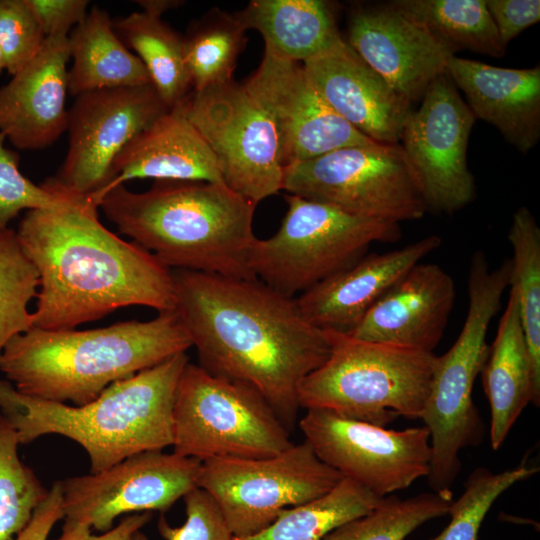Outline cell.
I'll use <instances>...</instances> for the list:
<instances>
[{
    "label": "cell",
    "instance_id": "obj_41",
    "mask_svg": "<svg viewBox=\"0 0 540 540\" xmlns=\"http://www.w3.org/2000/svg\"><path fill=\"white\" fill-rule=\"evenodd\" d=\"M504 47L540 20L539 0H485Z\"/></svg>",
    "mask_w": 540,
    "mask_h": 540
},
{
    "label": "cell",
    "instance_id": "obj_29",
    "mask_svg": "<svg viewBox=\"0 0 540 540\" xmlns=\"http://www.w3.org/2000/svg\"><path fill=\"white\" fill-rule=\"evenodd\" d=\"M382 498L342 478L325 495L286 509L265 529L233 540H323L338 526L369 513Z\"/></svg>",
    "mask_w": 540,
    "mask_h": 540
},
{
    "label": "cell",
    "instance_id": "obj_13",
    "mask_svg": "<svg viewBox=\"0 0 540 540\" xmlns=\"http://www.w3.org/2000/svg\"><path fill=\"white\" fill-rule=\"evenodd\" d=\"M169 110L151 83L76 96L68 110L67 154L56 175L41 185L72 200L98 192L121 150Z\"/></svg>",
    "mask_w": 540,
    "mask_h": 540
},
{
    "label": "cell",
    "instance_id": "obj_21",
    "mask_svg": "<svg viewBox=\"0 0 540 540\" xmlns=\"http://www.w3.org/2000/svg\"><path fill=\"white\" fill-rule=\"evenodd\" d=\"M66 35L46 37L37 55L0 87V132L20 150L53 144L67 130Z\"/></svg>",
    "mask_w": 540,
    "mask_h": 540
},
{
    "label": "cell",
    "instance_id": "obj_34",
    "mask_svg": "<svg viewBox=\"0 0 540 540\" xmlns=\"http://www.w3.org/2000/svg\"><path fill=\"white\" fill-rule=\"evenodd\" d=\"M14 428L0 414V540H13L30 522L48 491L19 457Z\"/></svg>",
    "mask_w": 540,
    "mask_h": 540
},
{
    "label": "cell",
    "instance_id": "obj_31",
    "mask_svg": "<svg viewBox=\"0 0 540 540\" xmlns=\"http://www.w3.org/2000/svg\"><path fill=\"white\" fill-rule=\"evenodd\" d=\"M247 29L236 13L212 9L183 37L184 59L192 91L232 81Z\"/></svg>",
    "mask_w": 540,
    "mask_h": 540
},
{
    "label": "cell",
    "instance_id": "obj_30",
    "mask_svg": "<svg viewBox=\"0 0 540 540\" xmlns=\"http://www.w3.org/2000/svg\"><path fill=\"white\" fill-rule=\"evenodd\" d=\"M395 8L425 26L455 53L462 49L502 57L506 47L485 0H395Z\"/></svg>",
    "mask_w": 540,
    "mask_h": 540
},
{
    "label": "cell",
    "instance_id": "obj_40",
    "mask_svg": "<svg viewBox=\"0 0 540 540\" xmlns=\"http://www.w3.org/2000/svg\"><path fill=\"white\" fill-rule=\"evenodd\" d=\"M45 37L69 35L87 16V0H27Z\"/></svg>",
    "mask_w": 540,
    "mask_h": 540
},
{
    "label": "cell",
    "instance_id": "obj_33",
    "mask_svg": "<svg viewBox=\"0 0 540 540\" xmlns=\"http://www.w3.org/2000/svg\"><path fill=\"white\" fill-rule=\"evenodd\" d=\"M451 502L436 492L407 499L388 495L369 513L338 526L323 540H405L422 524L448 515Z\"/></svg>",
    "mask_w": 540,
    "mask_h": 540
},
{
    "label": "cell",
    "instance_id": "obj_25",
    "mask_svg": "<svg viewBox=\"0 0 540 540\" xmlns=\"http://www.w3.org/2000/svg\"><path fill=\"white\" fill-rule=\"evenodd\" d=\"M480 373L491 411V447L498 450L526 406L540 405V389L533 377L518 299L511 288Z\"/></svg>",
    "mask_w": 540,
    "mask_h": 540
},
{
    "label": "cell",
    "instance_id": "obj_45",
    "mask_svg": "<svg viewBox=\"0 0 540 540\" xmlns=\"http://www.w3.org/2000/svg\"><path fill=\"white\" fill-rule=\"evenodd\" d=\"M2 70H5V60L0 51V73L2 72Z\"/></svg>",
    "mask_w": 540,
    "mask_h": 540
},
{
    "label": "cell",
    "instance_id": "obj_44",
    "mask_svg": "<svg viewBox=\"0 0 540 540\" xmlns=\"http://www.w3.org/2000/svg\"><path fill=\"white\" fill-rule=\"evenodd\" d=\"M136 3L142 8V11L161 17L164 12L180 4L179 1L173 0H139Z\"/></svg>",
    "mask_w": 540,
    "mask_h": 540
},
{
    "label": "cell",
    "instance_id": "obj_38",
    "mask_svg": "<svg viewBox=\"0 0 540 540\" xmlns=\"http://www.w3.org/2000/svg\"><path fill=\"white\" fill-rule=\"evenodd\" d=\"M45 39L27 0H0V51L9 74L28 64Z\"/></svg>",
    "mask_w": 540,
    "mask_h": 540
},
{
    "label": "cell",
    "instance_id": "obj_15",
    "mask_svg": "<svg viewBox=\"0 0 540 540\" xmlns=\"http://www.w3.org/2000/svg\"><path fill=\"white\" fill-rule=\"evenodd\" d=\"M476 118L443 73L409 113L400 141L427 211L453 214L475 198L467 147Z\"/></svg>",
    "mask_w": 540,
    "mask_h": 540
},
{
    "label": "cell",
    "instance_id": "obj_23",
    "mask_svg": "<svg viewBox=\"0 0 540 540\" xmlns=\"http://www.w3.org/2000/svg\"><path fill=\"white\" fill-rule=\"evenodd\" d=\"M222 183L211 149L176 105L137 134L116 156L107 184L86 197L99 207L103 196L133 179Z\"/></svg>",
    "mask_w": 540,
    "mask_h": 540
},
{
    "label": "cell",
    "instance_id": "obj_32",
    "mask_svg": "<svg viewBox=\"0 0 540 540\" xmlns=\"http://www.w3.org/2000/svg\"><path fill=\"white\" fill-rule=\"evenodd\" d=\"M507 238L512 248L509 287L517 295L533 377L540 389V228L528 208L515 211Z\"/></svg>",
    "mask_w": 540,
    "mask_h": 540
},
{
    "label": "cell",
    "instance_id": "obj_5",
    "mask_svg": "<svg viewBox=\"0 0 540 540\" xmlns=\"http://www.w3.org/2000/svg\"><path fill=\"white\" fill-rule=\"evenodd\" d=\"M188 362L186 352L177 354L114 382L81 406L24 395L0 379L1 415L20 444L66 437L86 451L90 473H99L131 455L172 446L175 391Z\"/></svg>",
    "mask_w": 540,
    "mask_h": 540
},
{
    "label": "cell",
    "instance_id": "obj_3",
    "mask_svg": "<svg viewBox=\"0 0 540 540\" xmlns=\"http://www.w3.org/2000/svg\"><path fill=\"white\" fill-rule=\"evenodd\" d=\"M256 204L222 183L155 181L109 190L99 208L119 232L172 270L255 279L249 252Z\"/></svg>",
    "mask_w": 540,
    "mask_h": 540
},
{
    "label": "cell",
    "instance_id": "obj_6",
    "mask_svg": "<svg viewBox=\"0 0 540 540\" xmlns=\"http://www.w3.org/2000/svg\"><path fill=\"white\" fill-rule=\"evenodd\" d=\"M324 331L330 352L301 382L300 408L383 427L399 416L421 419L435 372L434 353Z\"/></svg>",
    "mask_w": 540,
    "mask_h": 540
},
{
    "label": "cell",
    "instance_id": "obj_2",
    "mask_svg": "<svg viewBox=\"0 0 540 540\" xmlns=\"http://www.w3.org/2000/svg\"><path fill=\"white\" fill-rule=\"evenodd\" d=\"M87 198L26 211L16 234L36 268V328L75 329L122 307L175 310L172 269L108 230Z\"/></svg>",
    "mask_w": 540,
    "mask_h": 540
},
{
    "label": "cell",
    "instance_id": "obj_8",
    "mask_svg": "<svg viewBox=\"0 0 540 540\" xmlns=\"http://www.w3.org/2000/svg\"><path fill=\"white\" fill-rule=\"evenodd\" d=\"M172 418L173 452L201 462L267 458L293 444L289 430L254 387L190 362L176 387Z\"/></svg>",
    "mask_w": 540,
    "mask_h": 540
},
{
    "label": "cell",
    "instance_id": "obj_20",
    "mask_svg": "<svg viewBox=\"0 0 540 540\" xmlns=\"http://www.w3.org/2000/svg\"><path fill=\"white\" fill-rule=\"evenodd\" d=\"M456 298L452 277L439 265L409 269L349 333L363 341L433 353Z\"/></svg>",
    "mask_w": 540,
    "mask_h": 540
},
{
    "label": "cell",
    "instance_id": "obj_22",
    "mask_svg": "<svg viewBox=\"0 0 540 540\" xmlns=\"http://www.w3.org/2000/svg\"><path fill=\"white\" fill-rule=\"evenodd\" d=\"M429 235L402 248L366 254L350 267L296 297L304 317L321 330L349 334L414 265L441 246Z\"/></svg>",
    "mask_w": 540,
    "mask_h": 540
},
{
    "label": "cell",
    "instance_id": "obj_27",
    "mask_svg": "<svg viewBox=\"0 0 540 540\" xmlns=\"http://www.w3.org/2000/svg\"><path fill=\"white\" fill-rule=\"evenodd\" d=\"M236 15L262 35L265 50L298 63L340 36L332 6L323 0H253Z\"/></svg>",
    "mask_w": 540,
    "mask_h": 540
},
{
    "label": "cell",
    "instance_id": "obj_1",
    "mask_svg": "<svg viewBox=\"0 0 540 540\" xmlns=\"http://www.w3.org/2000/svg\"><path fill=\"white\" fill-rule=\"evenodd\" d=\"M172 274L175 311L199 366L254 387L290 430L300 409L301 382L329 355L325 331L304 317L296 298L258 278L180 269Z\"/></svg>",
    "mask_w": 540,
    "mask_h": 540
},
{
    "label": "cell",
    "instance_id": "obj_42",
    "mask_svg": "<svg viewBox=\"0 0 540 540\" xmlns=\"http://www.w3.org/2000/svg\"><path fill=\"white\" fill-rule=\"evenodd\" d=\"M151 518L152 512L131 514L102 534H93V530L84 523L64 519L60 536L53 540H131L133 534L145 526Z\"/></svg>",
    "mask_w": 540,
    "mask_h": 540
},
{
    "label": "cell",
    "instance_id": "obj_11",
    "mask_svg": "<svg viewBox=\"0 0 540 540\" xmlns=\"http://www.w3.org/2000/svg\"><path fill=\"white\" fill-rule=\"evenodd\" d=\"M342 478L304 440L267 458L203 461L198 487L213 498L232 535L240 538L265 529L284 510L325 495Z\"/></svg>",
    "mask_w": 540,
    "mask_h": 540
},
{
    "label": "cell",
    "instance_id": "obj_12",
    "mask_svg": "<svg viewBox=\"0 0 540 540\" xmlns=\"http://www.w3.org/2000/svg\"><path fill=\"white\" fill-rule=\"evenodd\" d=\"M214 154L224 184L257 205L282 190L275 125L244 84L192 91L179 104Z\"/></svg>",
    "mask_w": 540,
    "mask_h": 540
},
{
    "label": "cell",
    "instance_id": "obj_18",
    "mask_svg": "<svg viewBox=\"0 0 540 540\" xmlns=\"http://www.w3.org/2000/svg\"><path fill=\"white\" fill-rule=\"evenodd\" d=\"M347 42L410 105L423 98L455 55L390 2L353 8Z\"/></svg>",
    "mask_w": 540,
    "mask_h": 540
},
{
    "label": "cell",
    "instance_id": "obj_36",
    "mask_svg": "<svg viewBox=\"0 0 540 540\" xmlns=\"http://www.w3.org/2000/svg\"><path fill=\"white\" fill-rule=\"evenodd\" d=\"M538 471V467L528 465L526 457L517 467L498 473L485 467L474 469L465 481L463 493L450 504L448 525L432 540H478L482 522L496 499Z\"/></svg>",
    "mask_w": 540,
    "mask_h": 540
},
{
    "label": "cell",
    "instance_id": "obj_37",
    "mask_svg": "<svg viewBox=\"0 0 540 540\" xmlns=\"http://www.w3.org/2000/svg\"><path fill=\"white\" fill-rule=\"evenodd\" d=\"M5 140L0 132V232L23 210L54 209L72 201L25 177L19 169V155L5 147Z\"/></svg>",
    "mask_w": 540,
    "mask_h": 540
},
{
    "label": "cell",
    "instance_id": "obj_24",
    "mask_svg": "<svg viewBox=\"0 0 540 540\" xmlns=\"http://www.w3.org/2000/svg\"><path fill=\"white\" fill-rule=\"evenodd\" d=\"M474 117L494 126L518 151L540 139V67L514 69L452 56L445 69Z\"/></svg>",
    "mask_w": 540,
    "mask_h": 540
},
{
    "label": "cell",
    "instance_id": "obj_43",
    "mask_svg": "<svg viewBox=\"0 0 540 540\" xmlns=\"http://www.w3.org/2000/svg\"><path fill=\"white\" fill-rule=\"evenodd\" d=\"M60 480L53 483L30 522L13 540H48L54 525L64 518Z\"/></svg>",
    "mask_w": 540,
    "mask_h": 540
},
{
    "label": "cell",
    "instance_id": "obj_9",
    "mask_svg": "<svg viewBox=\"0 0 540 540\" xmlns=\"http://www.w3.org/2000/svg\"><path fill=\"white\" fill-rule=\"evenodd\" d=\"M468 297L466 319L456 341L436 358L432 386L421 415L430 433L429 486L449 498L461 470L460 452L477 447L485 436V424L472 393L489 350L487 331L502 299L497 288L484 283L469 286Z\"/></svg>",
    "mask_w": 540,
    "mask_h": 540
},
{
    "label": "cell",
    "instance_id": "obj_35",
    "mask_svg": "<svg viewBox=\"0 0 540 540\" xmlns=\"http://www.w3.org/2000/svg\"><path fill=\"white\" fill-rule=\"evenodd\" d=\"M38 288V272L24 253L16 230L0 232V357L12 338L33 328L28 306Z\"/></svg>",
    "mask_w": 540,
    "mask_h": 540
},
{
    "label": "cell",
    "instance_id": "obj_17",
    "mask_svg": "<svg viewBox=\"0 0 540 540\" xmlns=\"http://www.w3.org/2000/svg\"><path fill=\"white\" fill-rule=\"evenodd\" d=\"M244 85L275 125L283 168L344 147L376 142L329 106L298 62L265 50L258 69Z\"/></svg>",
    "mask_w": 540,
    "mask_h": 540
},
{
    "label": "cell",
    "instance_id": "obj_10",
    "mask_svg": "<svg viewBox=\"0 0 540 540\" xmlns=\"http://www.w3.org/2000/svg\"><path fill=\"white\" fill-rule=\"evenodd\" d=\"M282 189L354 216L398 224L427 212L399 143L348 146L287 166Z\"/></svg>",
    "mask_w": 540,
    "mask_h": 540
},
{
    "label": "cell",
    "instance_id": "obj_7",
    "mask_svg": "<svg viewBox=\"0 0 540 540\" xmlns=\"http://www.w3.org/2000/svg\"><path fill=\"white\" fill-rule=\"evenodd\" d=\"M279 230L256 239L249 267L256 278L295 298L361 259L374 243L396 242L398 223L354 216L325 203L289 194Z\"/></svg>",
    "mask_w": 540,
    "mask_h": 540
},
{
    "label": "cell",
    "instance_id": "obj_28",
    "mask_svg": "<svg viewBox=\"0 0 540 540\" xmlns=\"http://www.w3.org/2000/svg\"><path fill=\"white\" fill-rule=\"evenodd\" d=\"M112 24L123 44L136 52L164 104L172 109L182 103L192 89L183 37L161 16L144 11L112 20Z\"/></svg>",
    "mask_w": 540,
    "mask_h": 540
},
{
    "label": "cell",
    "instance_id": "obj_14",
    "mask_svg": "<svg viewBox=\"0 0 540 540\" xmlns=\"http://www.w3.org/2000/svg\"><path fill=\"white\" fill-rule=\"evenodd\" d=\"M299 427L323 463L378 497L404 490L428 475L431 447L426 426L386 429L308 409Z\"/></svg>",
    "mask_w": 540,
    "mask_h": 540
},
{
    "label": "cell",
    "instance_id": "obj_26",
    "mask_svg": "<svg viewBox=\"0 0 540 540\" xmlns=\"http://www.w3.org/2000/svg\"><path fill=\"white\" fill-rule=\"evenodd\" d=\"M68 40L72 59L67 74L70 95L151 83L141 60L116 35L112 19L100 7H92Z\"/></svg>",
    "mask_w": 540,
    "mask_h": 540
},
{
    "label": "cell",
    "instance_id": "obj_16",
    "mask_svg": "<svg viewBox=\"0 0 540 540\" xmlns=\"http://www.w3.org/2000/svg\"><path fill=\"white\" fill-rule=\"evenodd\" d=\"M202 462L163 450L131 455L110 468L60 481L63 519L106 532L128 513L166 512L198 487Z\"/></svg>",
    "mask_w": 540,
    "mask_h": 540
},
{
    "label": "cell",
    "instance_id": "obj_39",
    "mask_svg": "<svg viewBox=\"0 0 540 540\" xmlns=\"http://www.w3.org/2000/svg\"><path fill=\"white\" fill-rule=\"evenodd\" d=\"M186 520L180 527H171L162 516L158 522L160 534L166 540H233L218 505L203 489L196 487L184 497ZM131 540H149L140 530Z\"/></svg>",
    "mask_w": 540,
    "mask_h": 540
},
{
    "label": "cell",
    "instance_id": "obj_19",
    "mask_svg": "<svg viewBox=\"0 0 540 540\" xmlns=\"http://www.w3.org/2000/svg\"><path fill=\"white\" fill-rule=\"evenodd\" d=\"M302 66L329 106L355 129L379 143L400 142L410 104L341 35Z\"/></svg>",
    "mask_w": 540,
    "mask_h": 540
},
{
    "label": "cell",
    "instance_id": "obj_4",
    "mask_svg": "<svg viewBox=\"0 0 540 540\" xmlns=\"http://www.w3.org/2000/svg\"><path fill=\"white\" fill-rule=\"evenodd\" d=\"M191 347L175 310L89 330L33 327L8 342L0 371L21 394L81 406Z\"/></svg>",
    "mask_w": 540,
    "mask_h": 540
}]
</instances>
